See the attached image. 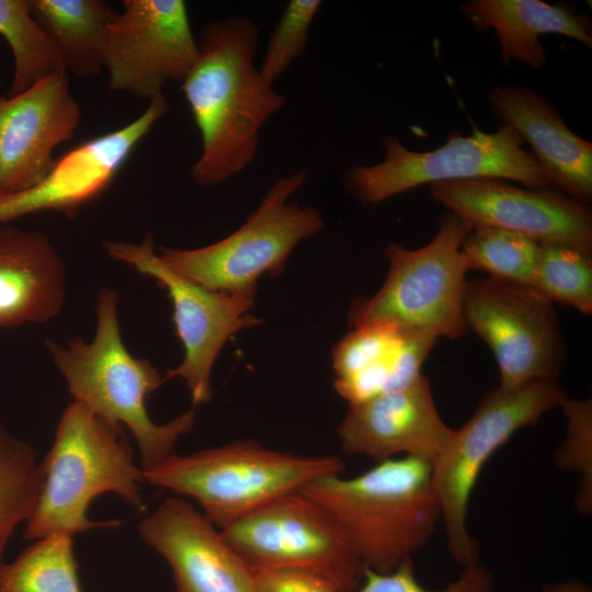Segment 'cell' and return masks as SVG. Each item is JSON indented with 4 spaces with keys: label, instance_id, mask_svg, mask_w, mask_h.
Wrapping results in <instances>:
<instances>
[{
    "label": "cell",
    "instance_id": "obj_1",
    "mask_svg": "<svg viewBox=\"0 0 592 592\" xmlns=\"http://www.w3.org/2000/svg\"><path fill=\"white\" fill-rule=\"evenodd\" d=\"M257 46L258 27L246 16L210 22L201 32L197 60L181 82L202 140L191 169L197 185L226 182L250 166L261 128L284 104L254 64Z\"/></svg>",
    "mask_w": 592,
    "mask_h": 592
},
{
    "label": "cell",
    "instance_id": "obj_2",
    "mask_svg": "<svg viewBox=\"0 0 592 592\" xmlns=\"http://www.w3.org/2000/svg\"><path fill=\"white\" fill-rule=\"evenodd\" d=\"M300 492L333 519L363 566L379 572L412 560L442 520L432 465L414 457L389 458L351 478L328 475Z\"/></svg>",
    "mask_w": 592,
    "mask_h": 592
},
{
    "label": "cell",
    "instance_id": "obj_3",
    "mask_svg": "<svg viewBox=\"0 0 592 592\" xmlns=\"http://www.w3.org/2000/svg\"><path fill=\"white\" fill-rule=\"evenodd\" d=\"M118 299L112 288L99 291L96 330L91 342L75 337L66 344L46 339L45 345L75 401L129 429L146 471L173 454L179 439L194 425L196 414L191 409L164 424L151 420L147 399L166 378L148 360L134 356L124 344Z\"/></svg>",
    "mask_w": 592,
    "mask_h": 592
},
{
    "label": "cell",
    "instance_id": "obj_4",
    "mask_svg": "<svg viewBox=\"0 0 592 592\" xmlns=\"http://www.w3.org/2000/svg\"><path fill=\"white\" fill-rule=\"evenodd\" d=\"M42 466L44 485L26 521L25 539L117 526V521L100 523L88 519L90 502L105 492L143 509L139 483L145 481L144 473L134 462L121 425L79 401L72 400L62 411Z\"/></svg>",
    "mask_w": 592,
    "mask_h": 592
},
{
    "label": "cell",
    "instance_id": "obj_5",
    "mask_svg": "<svg viewBox=\"0 0 592 592\" xmlns=\"http://www.w3.org/2000/svg\"><path fill=\"white\" fill-rule=\"evenodd\" d=\"M334 455H303L239 440L187 455L171 454L144 480L193 498L218 530L310 482L344 470Z\"/></svg>",
    "mask_w": 592,
    "mask_h": 592
},
{
    "label": "cell",
    "instance_id": "obj_6",
    "mask_svg": "<svg viewBox=\"0 0 592 592\" xmlns=\"http://www.w3.org/2000/svg\"><path fill=\"white\" fill-rule=\"evenodd\" d=\"M470 227L456 214H442L435 237L420 249L389 242L384 251L387 277L376 294L351 304L349 323L354 328L391 322L458 339L468 330L463 303L466 271L460 244Z\"/></svg>",
    "mask_w": 592,
    "mask_h": 592
},
{
    "label": "cell",
    "instance_id": "obj_7",
    "mask_svg": "<svg viewBox=\"0 0 592 592\" xmlns=\"http://www.w3.org/2000/svg\"><path fill=\"white\" fill-rule=\"evenodd\" d=\"M568 399L557 382L498 386L485 394L470 419L454 430L447 448L432 466V478L446 545L458 565L478 562L479 544L468 531L467 511L483 466L517 431L534 425Z\"/></svg>",
    "mask_w": 592,
    "mask_h": 592
},
{
    "label": "cell",
    "instance_id": "obj_8",
    "mask_svg": "<svg viewBox=\"0 0 592 592\" xmlns=\"http://www.w3.org/2000/svg\"><path fill=\"white\" fill-rule=\"evenodd\" d=\"M305 180L306 171L276 180L236 231L197 249L161 247L160 259L212 291L258 289L262 275H280L293 249L323 227L318 209L291 201Z\"/></svg>",
    "mask_w": 592,
    "mask_h": 592
},
{
    "label": "cell",
    "instance_id": "obj_9",
    "mask_svg": "<svg viewBox=\"0 0 592 592\" xmlns=\"http://www.w3.org/2000/svg\"><path fill=\"white\" fill-rule=\"evenodd\" d=\"M523 139L509 125L494 133L474 130L455 135L440 148L412 151L388 135L385 159L374 166H355L344 172L345 189L362 206H374L419 185L477 178L512 180L525 186L550 187L540 166L523 149Z\"/></svg>",
    "mask_w": 592,
    "mask_h": 592
},
{
    "label": "cell",
    "instance_id": "obj_10",
    "mask_svg": "<svg viewBox=\"0 0 592 592\" xmlns=\"http://www.w3.org/2000/svg\"><path fill=\"white\" fill-rule=\"evenodd\" d=\"M102 244L110 257L151 277L167 291L184 357L178 367L166 373L164 378H182L193 406L210 401L212 368L224 344L241 329L262 322L250 314L257 289L212 291L175 273L160 259L150 232L139 243L107 240Z\"/></svg>",
    "mask_w": 592,
    "mask_h": 592
},
{
    "label": "cell",
    "instance_id": "obj_11",
    "mask_svg": "<svg viewBox=\"0 0 592 592\" xmlns=\"http://www.w3.org/2000/svg\"><path fill=\"white\" fill-rule=\"evenodd\" d=\"M463 310L467 329L494 355L500 387L556 382L565 341L549 299L528 285L478 278L466 283Z\"/></svg>",
    "mask_w": 592,
    "mask_h": 592
},
{
    "label": "cell",
    "instance_id": "obj_12",
    "mask_svg": "<svg viewBox=\"0 0 592 592\" xmlns=\"http://www.w3.org/2000/svg\"><path fill=\"white\" fill-rule=\"evenodd\" d=\"M251 567L299 568L317 572L349 592L364 566L339 525L300 491L283 496L219 530Z\"/></svg>",
    "mask_w": 592,
    "mask_h": 592
},
{
    "label": "cell",
    "instance_id": "obj_13",
    "mask_svg": "<svg viewBox=\"0 0 592 592\" xmlns=\"http://www.w3.org/2000/svg\"><path fill=\"white\" fill-rule=\"evenodd\" d=\"M110 29L107 87L150 101L173 80L182 82L198 57L183 0H124Z\"/></svg>",
    "mask_w": 592,
    "mask_h": 592
},
{
    "label": "cell",
    "instance_id": "obj_14",
    "mask_svg": "<svg viewBox=\"0 0 592 592\" xmlns=\"http://www.w3.org/2000/svg\"><path fill=\"white\" fill-rule=\"evenodd\" d=\"M430 193L470 229H505L538 243H562L592 254L591 208L556 189H522L477 178L433 183Z\"/></svg>",
    "mask_w": 592,
    "mask_h": 592
},
{
    "label": "cell",
    "instance_id": "obj_15",
    "mask_svg": "<svg viewBox=\"0 0 592 592\" xmlns=\"http://www.w3.org/2000/svg\"><path fill=\"white\" fill-rule=\"evenodd\" d=\"M168 109L163 93L155 96L130 123L90 138L57 158L34 186L15 194L0 195V225L48 210L76 218L83 206L110 187L132 152Z\"/></svg>",
    "mask_w": 592,
    "mask_h": 592
},
{
    "label": "cell",
    "instance_id": "obj_16",
    "mask_svg": "<svg viewBox=\"0 0 592 592\" xmlns=\"http://www.w3.org/2000/svg\"><path fill=\"white\" fill-rule=\"evenodd\" d=\"M80 121L67 71L0 98V195L37 184L54 166V149L73 137Z\"/></svg>",
    "mask_w": 592,
    "mask_h": 592
},
{
    "label": "cell",
    "instance_id": "obj_17",
    "mask_svg": "<svg viewBox=\"0 0 592 592\" xmlns=\"http://www.w3.org/2000/svg\"><path fill=\"white\" fill-rule=\"evenodd\" d=\"M454 429L442 419L429 379L386 392L349 409L338 428L341 448L376 463L414 457L432 466L447 448Z\"/></svg>",
    "mask_w": 592,
    "mask_h": 592
},
{
    "label": "cell",
    "instance_id": "obj_18",
    "mask_svg": "<svg viewBox=\"0 0 592 592\" xmlns=\"http://www.w3.org/2000/svg\"><path fill=\"white\" fill-rule=\"evenodd\" d=\"M138 533L170 566L174 592H255L251 567L186 500L162 501Z\"/></svg>",
    "mask_w": 592,
    "mask_h": 592
},
{
    "label": "cell",
    "instance_id": "obj_19",
    "mask_svg": "<svg viewBox=\"0 0 592 592\" xmlns=\"http://www.w3.org/2000/svg\"><path fill=\"white\" fill-rule=\"evenodd\" d=\"M436 341L391 322L354 327L332 350L333 387L349 405L402 389L422 376Z\"/></svg>",
    "mask_w": 592,
    "mask_h": 592
},
{
    "label": "cell",
    "instance_id": "obj_20",
    "mask_svg": "<svg viewBox=\"0 0 592 592\" xmlns=\"http://www.w3.org/2000/svg\"><path fill=\"white\" fill-rule=\"evenodd\" d=\"M492 113L530 144L550 187L588 205L592 201V144L566 125L558 109L533 90L497 86Z\"/></svg>",
    "mask_w": 592,
    "mask_h": 592
},
{
    "label": "cell",
    "instance_id": "obj_21",
    "mask_svg": "<svg viewBox=\"0 0 592 592\" xmlns=\"http://www.w3.org/2000/svg\"><path fill=\"white\" fill-rule=\"evenodd\" d=\"M65 263L39 231L0 226V328L46 323L62 309Z\"/></svg>",
    "mask_w": 592,
    "mask_h": 592
},
{
    "label": "cell",
    "instance_id": "obj_22",
    "mask_svg": "<svg viewBox=\"0 0 592 592\" xmlns=\"http://www.w3.org/2000/svg\"><path fill=\"white\" fill-rule=\"evenodd\" d=\"M460 14L477 31L493 29L503 64L521 61L534 69L544 67L546 52L539 37L558 34L592 47L590 18L569 3L549 4L539 0H470Z\"/></svg>",
    "mask_w": 592,
    "mask_h": 592
},
{
    "label": "cell",
    "instance_id": "obj_23",
    "mask_svg": "<svg viewBox=\"0 0 592 592\" xmlns=\"http://www.w3.org/2000/svg\"><path fill=\"white\" fill-rule=\"evenodd\" d=\"M56 46L65 69L79 78L105 69L110 29L117 12L104 0H26Z\"/></svg>",
    "mask_w": 592,
    "mask_h": 592
},
{
    "label": "cell",
    "instance_id": "obj_24",
    "mask_svg": "<svg viewBox=\"0 0 592 592\" xmlns=\"http://www.w3.org/2000/svg\"><path fill=\"white\" fill-rule=\"evenodd\" d=\"M0 34L8 42L14 71L5 96L20 94L46 78L66 71L62 59L26 0H0Z\"/></svg>",
    "mask_w": 592,
    "mask_h": 592
},
{
    "label": "cell",
    "instance_id": "obj_25",
    "mask_svg": "<svg viewBox=\"0 0 592 592\" xmlns=\"http://www.w3.org/2000/svg\"><path fill=\"white\" fill-rule=\"evenodd\" d=\"M44 485L36 451L0 421V569L10 536L34 511Z\"/></svg>",
    "mask_w": 592,
    "mask_h": 592
},
{
    "label": "cell",
    "instance_id": "obj_26",
    "mask_svg": "<svg viewBox=\"0 0 592 592\" xmlns=\"http://www.w3.org/2000/svg\"><path fill=\"white\" fill-rule=\"evenodd\" d=\"M0 592H82L72 536L50 535L0 569Z\"/></svg>",
    "mask_w": 592,
    "mask_h": 592
},
{
    "label": "cell",
    "instance_id": "obj_27",
    "mask_svg": "<svg viewBox=\"0 0 592 592\" xmlns=\"http://www.w3.org/2000/svg\"><path fill=\"white\" fill-rule=\"evenodd\" d=\"M540 243L500 228H471L460 244L463 266L467 272L485 271L489 277L532 285Z\"/></svg>",
    "mask_w": 592,
    "mask_h": 592
},
{
    "label": "cell",
    "instance_id": "obj_28",
    "mask_svg": "<svg viewBox=\"0 0 592 592\" xmlns=\"http://www.w3.org/2000/svg\"><path fill=\"white\" fill-rule=\"evenodd\" d=\"M551 303L592 312L591 255L562 243H540L531 285Z\"/></svg>",
    "mask_w": 592,
    "mask_h": 592
},
{
    "label": "cell",
    "instance_id": "obj_29",
    "mask_svg": "<svg viewBox=\"0 0 592 592\" xmlns=\"http://www.w3.org/2000/svg\"><path fill=\"white\" fill-rule=\"evenodd\" d=\"M566 435L555 454L556 465L579 475L576 508L588 514L592 510V401L568 399L562 405Z\"/></svg>",
    "mask_w": 592,
    "mask_h": 592
},
{
    "label": "cell",
    "instance_id": "obj_30",
    "mask_svg": "<svg viewBox=\"0 0 592 592\" xmlns=\"http://www.w3.org/2000/svg\"><path fill=\"white\" fill-rule=\"evenodd\" d=\"M322 2L289 0L270 34L260 71L274 82L299 57L307 45L309 26Z\"/></svg>",
    "mask_w": 592,
    "mask_h": 592
},
{
    "label": "cell",
    "instance_id": "obj_31",
    "mask_svg": "<svg viewBox=\"0 0 592 592\" xmlns=\"http://www.w3.org/2000/svg\"><path fill=\"white\" fill-rule=\"evenodd\" d=\"M463 568L454 581L435 590L419 582L412 560L388 572L364 567L360 583L349 592H494L493 577L485 565L478 561Z\"/></svg>",
    "mask_w": 592,
    "mask_h": 592
},
{
    "label": "cell",
    "instance_id": "obj_32",
    "mask_svg": "<svg viewBox=\"0 0 592 592\" xmlns=\"http://www.w3.org/2000/svg\"><path fill=\"white\" fill-rule=\"evenodd\" d=\"M255 592H341L326 577L305 569L251 568Z\"/></svg>",
    "mask_w": 592,
    "mask_h": 592
},
{
    "label": "cell",
    "instance_id": "obj_33",
    "mask_svg": "<svg viewBox=\"0 0 592 592\" xmlns=\"http://www.w3.org/2000/svg\"><path fill=\"white\" fill-rule=\"evenodd\" d=\"M538 592H592L590 587L580 580H566L543 588Z\"/></svg>",
    "mask_w": 592,
    "mask_h": 592
}]
</instances>
